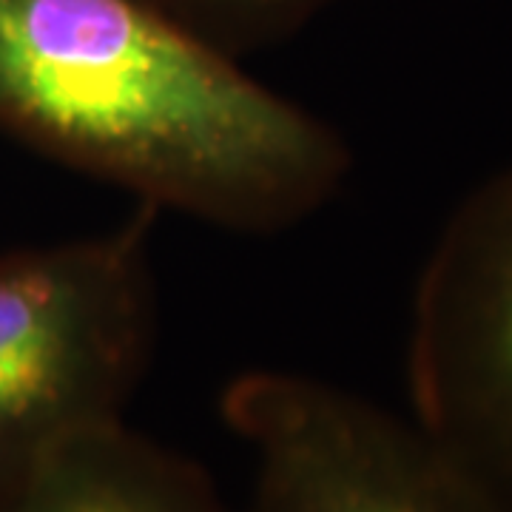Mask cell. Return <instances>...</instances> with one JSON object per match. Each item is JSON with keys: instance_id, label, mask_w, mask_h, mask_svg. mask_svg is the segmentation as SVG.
<instances>
[{"instance_id": "6da1fadb", "label": "cell", "mask_w": 512, "mask_h": 512, "mask_svg": "<svg viewBox=\"0 0 512 512\" xmlns=\"http://www.w3.org/2000/svg\"><path fill=\"white\" fill-rule=\"evenodd\" d=\"M0 131L248 237L316 217L353 168L336 128L148 0H0Z\"/></svg>"}, {"instance_id": "7a4b0ae2", "label": "cell", "mask_w": 512, "mask_h": 512, "mask_svg": "<svg viewBox=\"0 0 512 512\" xmlns=\"http://www.w3.org/2000/svg\"><path fill=\"white\" fill-rule=\"evenodd\" d=\"M151 208L114 231L0 251V493L77 433L123 421L157 345Z\"/></svg>"}, {"instance_id": "3957f363", "label": "cell", "mask_w": 512, "mask_h": 512, "mask_svg": "<svg viewBox=\"0 0 512 512\" xmlns=\"http://www.w3.org/2000/svg\"><path fill=\"white\" fill-rule=\"evenodd\" d=\"M407 390L433 453L512 512V165L461 200L421 268Z\"/></svg>"}, {"instance_id": "277c9868", "label": "cell", "mask_w": 512, "mask_h": 512, "mask_svg": "<svg viewBox=\"0 0 512 512\" xmlns=\"http://www.w3.org/2000/svg\"><path fill=\"white\" fill-rule=\"evenodd\" d=\"M220 407L254 453L245 512H498L413 421L316 376L248 370Z\"/></svg>"}, {"instance_id": "5b68a950", "label": "cell", "mask_w": 512, "mask_h": 512, "mask_svg": "<svg viewBox=\"0 0 512 512\" xmlns=\"http://www.w3.org/2000/svg\"><path fill=\"white\" fill-rule=\"evenodd\" d=\"M0 512H231L214 478L126 421L60 441L0 493Z\"/></svg>"}, {"instance_id": "8992f818", "label": "cell", "mask_w": 512, "mask_h": 512, "mask_svg": "<svg viewBox=\"0 0 512 512\" xmlns=\"http://www.w3.org/2000/svg\"><path fill=\"white\" fill-rule=\"evenodd\" d=\"M234 57L296 37L342 0H148Z\"/></svg>"}]
</instances>
